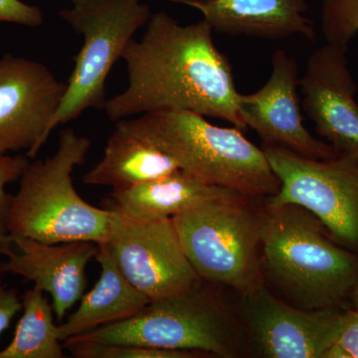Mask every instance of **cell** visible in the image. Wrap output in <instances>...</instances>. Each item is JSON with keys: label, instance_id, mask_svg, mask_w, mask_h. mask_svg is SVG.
I'll use <instances>...</instances> for the list:
<instances>
[{"label": "cell", "instance_id": "obj_6", "mask_svg": "<svg viewBox=\"0 0 358 358\" xmlns=\"http://www.w3.org/2000/svg\"><path fill=\"white\" fill-rule=\"evenodd\" d=\"M73 7L60 15L83 36L81 50L67 81L62 103L52 119L50 133L75 121L85 110H103L106 81L122 59L134 34L147 25L152 13L140 0H72Z\"/></svg>", "mask_w": 358, "mask_h": 358}, {"label": "cell", "instance_id": "obj_20", "mask_svg": "<svg viewBox=\"0 0 358 358\" xmlns=\"http://www.w3.org/2000/svg\"><path fill=\"white\" fill-rule=\"evenodd\" d=\"M64 348L76 358H192L196 352L159 350L129 343H102L73 341L63 343Z\"/></svg>", "mask_w": 358, "mask_h": 358}, {"label": "cell", "instance_id": "obj_3", "mask_svg": "<svg viewBox=\"0 0 358 358\" xmlns=\"http://www.w3.org/2000/svg\"><path fill=\"white\" fill-rule=\"evenodd\" d=\"M268 273L307 310L341 308L358 285V255L336 243L319 219L296 204L262 214Z\"/></svg>", "mask_w": 358, "mask_h": 358}, {"label": "cell", "instance_id": "obj_14", "mask_svg": "<svg viewBox=\"0 0 358 358\" xmlns=\"http://www.w3.org/2000/svg\"><path fill=\"white\" fill-rule=\"evenodd\" d=\"M99 244L73 241L48 244L25 237L0 240L6 261L0 263L2 274L21 275L35 288L48 293L59 320L81 300L86 289V268L95 258Z\"/></svg>", "mask_w": 358, "mask_h": 358}, {"label": "cell", "instance_id": "obj_2", "mask_svg": "<svg viewBox=\"0 0 358 358\" xmlns=\"http://www.w3.org/2000/svg\"><path fill=\"white\" fill-rule=\"evenodd\" d=\"M91 145L86 136L64 129L51 157L29 162L11 199L7 237L48 244L107 241L112 211L85 201L73 182V173L83 166Z\"/></svg>", "mask_w": 358, "mask_h": 358}, {"label": "cell", "instance_id": "obj_18", "mask_svg": "<svg viewBox=\"0 0 358 358\" xmlns=\"http://www.w3.org/2000/svg\"><path fill=\"white\" fill-rule=\"evenodd\" d=\"M231 193L238 192L209 185L178 169L128 189L113 190L108 209L136 218H173L202 202Z\"/></svg>", "mask_w": 358, "mask_h": 358}, {"label": "cell", "instance_id": "obj_25", "mask_svg": "<svg viewBox=\"0 0 358 358\" xmlns=\"http://www.w3.org/2000/svg\"><path fill=\"white\" fill-rule=\"evenodd\" d=\"M0 256H3L0 248ZM0 271V336L10 326L13 317L22 310V301L14 289H6L2 284Z\"/></svg>", "mask_w": 358, "mask_h": 358}, {"label": "cell", "instance_id": "obj_12", "mask_svg": "<svg viewBox=\"0 0 358 358\" xmlns=\"http://www.w3.org/2000/svg\"><path fill=\"white\" fill-rule=\"evenodd\" d=\"M348 50L326 42L313 51L299 89L301 107L317 133L338 155L358 157L357 86L348 67Z\"/></svg>", "mask_w": 358, "mask_h": 358}, {"label": "cell", "instance_id": "obj_10", "mask_svg": "<svg viewBox=\"0 0 358 358\" xmlns=\"http://www.w3.org/2000/svg\"><path fill=\"white\" fill-rule=\"evenodd\" d=\"M67 86L37 61L11 54L0 59V154L36 157Z\"/></svg>", "mask_w": 358, "mask_h": 358}, {"label": "cell", "instance_id": "obj_5", "mask_svg": "<svg viewBox=\"0 0 358 358\" xmlns=\"http://www.w3.org/2000/svg\"><path fill=\"white\" fill-rule=\"evenodd\" d=\"M240 193L207 200L173 217L188 260L205 281L251 293L259 284L262 214Z\"/></svg>", "mask_w": 358, "mask_h": 358}, {"label": "cell", "instance_id": "obj_17", "mask_svg": "<svg viewBox=\"0 0 358 358\" xmlns=\"http://www.w3.org/2000/svg\"><path fill=\"white\" fill-rule=\"evenodd\" d=\"M101 275L96 286L83 294L81 303L66 322L58 326L62 343L99 327L129 319L150 303L117 267L105 243L99 244L95 257Z\"/></svg>", "mask_w": 358, "mask_h": 358}, {"label": "cell", "instance_id": "obj_8", "mask_svg": "<svg viewBox=\"0 0 358 358\" xmlns=\"http://www.w3.org/2000/svg\"><path fill=\"white\" fill-rule=\"evenodd\" d=\"M73 341L129 343L220 357L232 353L222 313L201 284L187 293L150 301L129 319L65 341Z\"/></svg>", "mask_w": 358, "mask_h": 358}, {"label": "cell", "instance_id": "obj_15", "mask_svg": "<svg viewBox=\"0 0 358 358\" xmlns=\"http://www.w3.org/2000/svg\"><path fill=\"white\" fill-rule=\"evenodd\" d=\"M196 9L213 31L278 40L301 35L315 40L308 0H169Z\"/></svg>", "mask_w": 358, "mask_h": 358}, {"label": "cell", "instance_id": "obj_22", "mask_svg": "<svg viewBox=\"0 0 358 358\" xmlns=\"http://www.w3.org/2000/svg\"><path fill=\"white\" fill-rule=\"evenodd\" d=\"M29 162L27 155L0 154V239L7 235V215L13 199L6 186L20 179Z\"/></svg>", "mask_w": 358, "mask_h": 358}, {"label": "cell", "instance_id": "obj_23", "mask_svg": "<svg viewBox=\"0 0 358 358\" xmlns=\"http://www.w3.org/2000/svg\"><path fill=\"white\" fill-rule=\"evenodd\" d=\"M326 358H358V308L343 312L341 333Z\"/></svg>", "mask_w": 358, "mask_h": 358}, {"label": "cell", "instance_id": "obj_11", "mask_svg": "<svg viewBox=\"0 0 358 358\" xmlns=\"http://www.w3.org/2000/svg\"><path fill=\"white\" fill-rule=\"evenodd\" d=\"M299 65L284 49L272 56L270 77L255 93L239 98V108L247 129L264 141L310 159H329L338 152L329 143L317 140L303 126L298 90Z\"/></svg>", "mask_w": 358, "mask_h": 358}, {"label": "cell", "instance_id": "obj_21", "mask_svg": "<svg viewBox=\"0 0 358 358\" xmlns=\"http://www.w3.org/2000/svg\"><path fill=\"white\" fill-rule=\"evenodd\" d=\"M320 23L327 43L348 48L358 34V0H322Z\"/></svg>", "mask_w": 358, "mask_h": 358}, {"label": "cell", "instance_id": "obj_1", "mask_svg": "<svg viewBox=\"0 0 358 358\" xmlns=\"http://www.w3.org/2000/svg\"><path fill=\"white\" fill-rule=\"evenodd\" d=\"M145 26L143 37L131 40L122 54L129 85L107 101L110 121L178 110L247 129L232 65L214 43L211 26L204 20L181 25L162 11Z\"/></svg>", "mask_w": 358, "mask_h": 358}, {"label": "cell", "instance_id": "obj_13", "mask_svg": "<svg viewBox=\"0 0 358 358\" xmlns=\"http://www.w3.org/2000/svg\"><path fill=\"white\" fill-rule=\"evenodd\" d=\"M246 296L250 324L265 357L326 358L341 333L339 308L296 310L262 286Z\"/></svg>", "mask_w": 358, "mask_h": 358}, {"label": "cell", "instance_id": "obj_26", "mask_svg": "<svg viewBox=\"0 0 358 358\" xmlns=\"http://www.w3.org/2000/svg\"><path fill=\"white\" fill-rule=\"evenodd\" d=\"M352 299L353 303H355V307L358 308V285L357 286V288L355 289V291H353V293L352 294Z\"/></svg>", "mask_w": 358, "mask_h": 358}, {"label": "cell", "instance_id": "obj_19", "mask_svg": "<svg viewBox=\"0 0 358 358\" xmlns=\"http://www.w3.org/2000/svg\"><path fill=\"white\" fill-rule=\"evenodd\" d=\"M21 315L11 343L0 350V358H64L52 303L35 288L23 294Z\"/></svg>", "mask_w": 358, "mask_h": 358}, {"label": "cell", "instance_id": "obj_4", "mask_svg": "<svg viewBox=\"0 0 358 358\" xmlns=\"http://www.w3.org/2000/svg\"><path fill=\"white\" fill-rule=\"evenodd\" d=\"M124 122L171 157L179 169L245 196H273L280 181L263 148L241 129L222 128L187 110H159Z\"/></svg>", "mask_w": 358, "mask_h": 358}, {"label": "cell", "instance_id": "obj_16", "mask_svg": "<svg viewBox=\"0 0 358 358\" xmlns=\"http://www.w3.org/2000/svg\"><path fill=\"white\" fill-rule=\"evenodd\" d=\"M176 162L124 122H115L102 159L88 173L85 185L128 189L178 171Z\"/></svg>", "mask_w": 358, "mask_h": 358}, {"label": "cell", "instance_id": "obj_9", "mask_svg": "<svg viewBox=\"0 0 358 358\" xmlns=\"http://www.w3.org/2000/svg\"><path fill=\"white\" fill-rule=\"evenodd\" d=\"M110 210L109 234L103 243L124 277L150 301L187 293L201 284L173 218H136Z\"/></svg>", "mask_w": 358, "mask_h": 358}, {"label": "cell", "instance_id": "obj_7", "mask_svg": "<svg viewBox=\"0 0 358 358\" xmlns=\"http://www.w3.org/2000/svg\"><path fill=\"white\" fill-rule=\"evenodd\" d=\"M263 150L280 181L268 204L307 209L336 243L358 255V157L310 159L280 148Z\"/></svg>", "mask_w": 358, "mask_h": 358}, {"label": "cell", "instance_id": "obj_24", "mask_svg": "<svg viewBox=\"0 0 358 358\" xmlns=\"http://www.w3.org/2000/svg\"><path fill=\"white\" fill-rule=\"evenodd\" d=\"M0 22L38 27L43 23V14L36 6H30L20 0H0Z\"/></svg>", "mask_w": 358, "mask_h": 358}]
</instances>
